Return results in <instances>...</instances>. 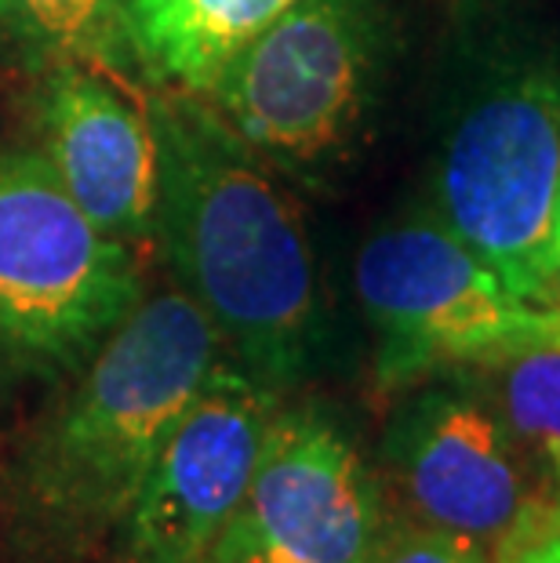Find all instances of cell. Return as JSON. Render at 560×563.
<instances>
[{
	"label": "cell",
	"mask_w": 560,
	"mask_h": 563,
	"mask_svg": "<svg viewBox=\"0 0 560 563\" xmlns=\"http://www.w3.org/2000/svg\"><path fill=\"white\" fill-rule=\"evenodd\" d=\"M153 241L175 287L219 331L222 353L288 397L325 353V302L288 183L186 91H153Z\"/></svg>",
	"instance_id": "1"
},
{
	"label": "cell",
	"mask_w": 560,
	"mask_h": 563,
	"mask_svg": "<svg viewBox=\"0 0 560 563\" xmlns=\"http://www.w3.org/2000/svg\"><path fill=\"white\" fill-rule=\"evenodd\" d=\"M430 208L520 295L560 306L550 211L560 186L557 0H451L440 37Z\"/></svg>",
	"instance_id": "2"
},
{
	"label": "cell",
	"mask_w": 560,
	"mask_h": 563,
	"mask_svg": "<svg viewBox=\"0 0 560 563\" xmlns=\"http://www.w3.org/2000/svg\"><path fill=\"white\" fill-rule=\"evenodd\" d=\"M222 356L219 331L183 287L142 291L11 459L15 556L91 563L121 534L161 443Z\"/></svg>",
	"instance_id": "3"
},
{
	"label": "cell",
	"mask_w": 560,
	"mask_h": 563,
	"mask_svg": "<svg viewBox=\"0 0 560 563\" xmlns=\"http://www.w3.org/2000/svg\"><path fill=\"white\" fill-rule=\"evenodd\" d=\"M408 26L411 0H295L200 99L284 183L325 194L372 146Z\"/></svg>",
	"instance_id": "4"
},
{
	"label": "cell",
	"mask_w": 560,
	"mask_h": 563,
	"mask_svg": "<svg viewBox=\"0 0 560 563\" xmlns=\"http://www.w3.org/2000/svg\"><path fill=\"white\" fill-rule=\"evenodd\" d=\"M353 295L372 331L383 393L560 342V306L520 295L433 211L404 214L364 236Z\"/></svg>",
	"instance_id": "5"
},
{
	"label": "cell",
	"mask_w": 560,
	"mask_h": 563,
	"mask_svg": "<svg viewBox=\"0 0 560 563\" xmlns=\"http://www.w3.org/2000/svg\"><path fill=\"white\" fill-rule=\"evenodd\" d=\"M139 298V247L99 230L41 150H0V371L77 375Z\"/></svg>",
	"instance_id": "6"
},
{
	"label": "cell",
	"mask_w": 560,
	"mask_h": 563,
	"mask_svg": "<svg viewBox=\"0 0 560 563\" xmlns=\"http://www.w3.org/2000/svg\"><path fill=\"white\" fill-rule=\"evenodd\" d=\"M383 473L404 517L481 545L503 563L560 527V495L509 429L476 367L397 393Z\"/></svg>",
	"instance_id": "7"
},
{
	"label": "cell",
	"mask_w": 560,
	"mask_h": 563,
	"mask_svg": "<svg viewBox=\"0 0 560 563\" xmlns=\"http://www.w3.org/2000/svg\"><path fill=\"white\" fill-rule=\"evenodd\" d=\"M393 520L386 484L339 418L281 404L219 563H372Z\"/></svg>",
	"instance_id": "8"
},
{
	"label": "cell",
	"mask_w": 560,
	"mask_h": 563,
	"mask_svg": "<svg viewBox=\"0 0 560 563\" xmlns=\"http://www.w3.org/2000/svg\"><path fill=\"white\" fill-rule=\"evenodd\" d=\"M284 397L222 356L142 484L124 523V563H197L241 509Z\"/></svg>",
	"instance_id": "9"
},
{
	"label": "cell",
	"mask_w": 560,
	"mask_h": 563,
	"mask_svg": "<svg viewBox=\"0 0 560 563\" xmlns=\"http://www.w3.org/2000/svg\"><path fill=\"white\" fill-rule=\"evenodd\" d=\"M41 157L88 219L117 241L150 247L157 139L146 106L91 66L44 69L37 91Z\"/></svg>",
	"instance_id": "10"
},
{
	"label": "cell",
	"mask_w": 560,
	"mask_h": 563,
	"mask_svg": "<svg viewBox=\"0 0 560 563\" xmlns=\"http://www.w3.org/2000/svg\"><path fill=\"white\" fill-rule=\"evenodd\" d=\"M295 0H117L124 66L153 91L205 95L219 69Z\"/></svg>",
	"instance_id": "11"
},
{
	"label": "cell",
	"mask_w": 560,
	"mask_h": 563,
	"mask_svg": "<svg viewBox=\"0 0 560 563\" xmlns=\"http://www.w3.org/2000/svg\"><path fill=\"white\" fill-rule=\"evenodd\" d=\"M0 33L44 69L74 63L113 74L124 66L117 0H0Z\"/></svg>",
	"instance_id": "12"
},
{
	"label": "cell",
	"mask_w": 560,
	"mask_h": 563,
	"mask_svg": "<svg viewBox=\"0 0 560 563\" xmlns=\"http://www.w3.org/2000/svg\"><path fill=\"white\" fill-rule=\"evenodd\" d=\"M509 429L560 495V342L476 367Z\"/></svg>",
	"instance_id": "13"
},
{
	"label": "cell",
	"mask_w": 560,
	"mask_h": 563,
	"mask_svg": "<svg viewBox=\"0 0 560 563\" xmlns=\"http://www.w3.org/2000/svg\"><path fill=\"white\" fill-rule=\"evenodd\" d=\"M372 563H492L481 545L419 520L393 517Z\"/></svg>",
	"instance_id": "14"
},
{
	"label": "cell",
	"mask_w": 560,
	"mask_h": 563,
	"mask_svg": "<svg viewBox=\"0 0 560 563\" xmlns=\"http://www.w3.org/2000/svg\"><path fill=\"white\" fill-rule=\"evenodd\" d=\"M503 563H560V527L546 538H539V542L524 545L520 553L506 556Z\"/></svg>",
	"instance_id": "15"
},
{
	"label": "cell",
	"mask_w": 560,
	"mask_h": 563,
	"mask_svg": "<svg viewBox=\"0 0 560 563\" xmlns=\"http://www.w3.org/2000/svg\"><path fill=\"white\" fill-rule=\"evenodd\" d=\"M550 262L557 273V287H560V186H557L553 211H550Z\"/></svg>",
	"instance_id": "16"
},
{
	"label": "cell",
	"mask_w": 560,
	"mask_h": 563,
	"mask_svg": "<svg viewBox=\"0 0 560 563\" xmlns=\"http://www.w3.org/2000/svg\"><path fill=\"white\" fill-rule=\"evenodd\" d=\"M197 563H219V560H211V556H205V560H197Z\"/></svg>",
	"instance_id": "17"
}]
</instances>
